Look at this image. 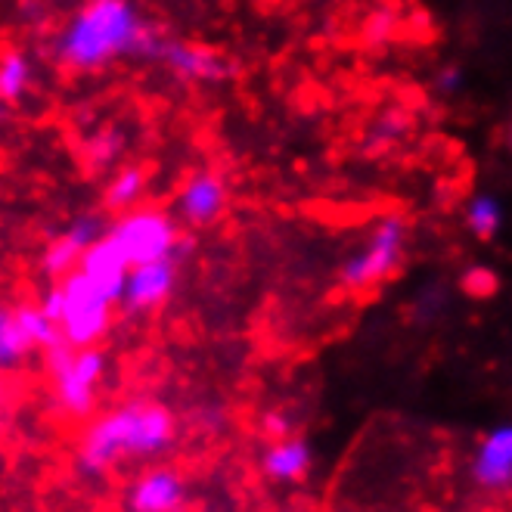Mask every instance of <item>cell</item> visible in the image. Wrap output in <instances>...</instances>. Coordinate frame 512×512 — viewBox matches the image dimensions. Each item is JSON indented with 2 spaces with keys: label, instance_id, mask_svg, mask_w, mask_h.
<instances>
[{
  "label": "cell",
  "instance_id": "obj_10",
  "mask_svg": "<svg viewBox=\"0 0 512 512\" xmlns=\"http://www.w3.org/2000/svg\"><path fill=\"white\" fill-rule=\"evenodd\" d=\"M190 497L187 478L171 466L143 469L125 494L128 512H184Z\"/></svg>",
  "mask_w": 512,
  "mask_h": 512
},
{
  "label": "cell",
  "instance_id": "obj_22",
  "mask_svg": "<svg viewBox=\"0 0 512 512\" xmlns=\"http://www.w3.org/2000/svg\"><path fill=\"white\" fill-rule=\"evenodd\" d=\"M463 289L475 298H488L497 289V274L491 267H469V274L463 277Z\"/></svg>",
  "mask_w": 512,
  "mask_h": 512
},
{
  "label": "cell",
  "instance_id": "obj_26",
  "mask_svg": "<svg viewBox=\"0 0 512 512\" xmlns=\"http://www.w3.org/2000/svg\"><path fill=\"white\" fill-rule=\"evenodd\" d=\"M0 407H4V385H0Z\"/></svg>",
  "mask_w": 512,
  "mask_h": 512
},
{
  "label": "cell",
  "instance_id": "obj_16",
  "mask_svg": "<svg viewBox=\"0 0 512 512\" xmlns=\"http://www.w3.org/2000/svg\"><path fill=\"white\" fill-rule=\"evenodd\" d=\"M146 187H149V177L140 165H122L103 190V208L112 215H122L134 205H143V196H146Z\"/></svg>",
  "mask_w": 512,
  "mask_h": 512
},
{
  "label": "cell",
  "instance_id": "obj_21",
  "mask_svg": "<svg viewBox=\"0 0 512 512\" xmlns=\"http://www.w3.org/2000/svg\"><path fill=\"white\" fill-rule=\"evenodd\" d=\"M404 131H407V115L398 112V109H391V112H385V115L379 118V122H373L370 137H373L376 143H395Z\"/></svg>",
  "mask_w": 512,
  "mask_h": 512
},
{
  "label": "cell",
  "instance_id": "obj_25",
  "mask_svg": "<svg viewBox=\"0 0 512 512\" xmlns=\"http://www.w3.org/2000/svg\"><path fill=\"white\" fill-rule=\"evenodd\" d=\"M367 35L373 41H388L391 35H395V13L388 10H379L370 16V25H367Z\"/></svg>",
  "mask_w": 512,
  "mask_h": 512
},
{
  "label": "cell",
  "instance_id": "obj_11",
  "mask_svg": "<svg viewBox=\"0 0 512 512\" xmlns=\"http://www.w3.org/2000/svg\"><path fill=\"white\" fill-rule=\"evenodd\" d=\"M106 233V221L100 212H87V215H78L63 233H56L50 243L44 246V255H41V270L50 277V280H59L66 277L69 270H75L81 252L97 243V239Z\"/></svg>",
  "mask_w": 512,
  "mask_h": 512
},
{
  "label": "cell",
  "instance_id": "obj_4",
  "mask_svg": "<svg viewBox=\"0 0 512 512\" xmlns=\"http://www.w3.org/2000/svg\"><path fill=\"white\" fill-rule=\"evenodd\" d=\"M407 255V221L401 215L379 218L367 236L339 264V283L351 292H367L391 280Z\"/></svg>",
  "mask_w": 512,
  "mask_h": 512
},
{
  "label": "cell",
  "instance_id": "obj_19",
  "mask_svg": "<svg viewBox=\"0 0 512 512\" xmlns=\"http://www.w3.org/2000/svg\"><path fill=\"white\" fill-rule=\"evenodd\" d=\"M16 320L32 348H47L59 339V326L41 311V305H16Z\"/></svg>",
  "mask_w": 512,
  "mask_h": 512
},
{
  "label": "cell",
  "instance_id": "obj_9",
  "mask_svg": "<svg viewBox=\"0 0 512 512\" xmlns=\"http://www.w3.org/2000/svg\"><path fill=\"white\" fill-rule=\"evenodd\" d=\"M227 199L230 193H227L224 177L212 168H199L184 180V187L177 190L174 212L190 227H212L227 212Z\"/></svg>",
  "mask_w": 512,
  "mask_h": 512
},
{
  "label": "cell",
  "instance_id": "obj_8",
  "mask_svg": "<svg viewBox=\"0 0 512 512\" xmlns=\"http://www.w3.org/2000/svg\"><path fill=\"white\" fill-rule=\"evenodd\" d=\"M177 274H180L177 258L131 264L118 305H122L128 314H153V311H159L177 289Z\"/></svg>",
  "mask_w": 512,
  "mask_h": 512
},
{
  "label": "cell",
  "instance_id": "obj_3",
  "mask_svg": "<svg viewBox=\"0 0 512 512\" xmlns=\"http://www.w3.org/2000/svg\"><path fill=\"white\" fill-rule=\"evenodd\" d=\"M44 364L53 379V401L72 419H84L94 413L100 388L109 370V357L97 345L72 348L69 342L56 339L44 348Z\"/></svg>",
  "mask_w": 512,
  "mask_h": 512
},
{
  "label": "cell",
  "instance_id": "obj_23",
  "mask_svg": "<svg viewBox=\"0 0 512 512\" xmlns=\"http://www.w3.org/2000/svg\"><path fill=\"white\" fill-rule=\"evenodd\" d=\"M261 429H264V435H267L270 441H277V438L292 435V419H289L283 410H270V413H264V419H261Z\"/></svg>",
  "mask_w": 512,
  "mask_h": 512
},
{
  "label": "cell",
  "instance_id": "obj_17",
  "mask_svg": "<svg viewBox=\"0 0 512 512\" xmlns=\"http://www.w3.org/2000/svg\"><path fill=\"white\" fill-rule=\"evenodd\" d=\"M35 348L28 345L22 326L16 320V308L0 305V370H16Z\"/></svg>",
  "mask_w": 512,
  "mask_h": 512
},
{
  "label": "cell",
  "instance_id": "obj_14",
  "mask_svg": "<svg viewBox=\"0 0 512 512\" xmlns=\"http://www.w3.org/2000/svg\"><path fill=\"white\" fill-rule=\"evenodd\" d=\"M314 469V447L301 435H286L264 447L261 454V472L274 485H298Z\"/></svg>",
  "mask_w": 512,
  "mask_h": 512
},
{
  "label": "cell",
  "instance_id": "obj_18",
  "mask_svg": "<svg viewBox=\"0 0 512 512\" xmlns=\"http://www.w3.org/2000/svg\"><path fill=\"white\" fill-rule=\"evenodd\" d=\"M466 227L478 239H494L503 227V202L494 193H475L466 202Z\"/></svg>",
  "mask_w": 512,
  "mask_h": 512
},
{
  "label": "cell",
  "instance_id": "obj_6",
  "mask_svg": "<svg viewBox=\"0 0 512 512\" xmlns=\"http://www.w3.org/2000/svg\"><path fill=\"white\" fill-rule=\"evenodd\" d=\"M59 295H63V308H59V339L69 342L72 348H90L100 345V339L112 326L115 305L90 286L78 270H69L66 277H59Z\"/></svg>",
  "mask_w": 512,
  "mask_h": 512
},
{
  "label": "cell",
  "instance_id": "obj_24",
  "mask_svg": "<svg viewBox=\"0 0 512 512\" xmlns=\"http://www.w3.org/2000/svg\"><path fill=\"white\" fill-rule=\"evenodd\" d=\"M463 84H466V78H463V72L457 66L441 69L438 78H435V90H438L441 97H457L460 90H463Z\"/></svg>",
  "mask_w": 512,
  "mask_h": 512
},
{
  "label": "cell",
  "instance_id": "obj_5",
  "mask_svg": "<svg viewBox=\"0 0 512 512\" xmlns=\"http://www.w3.org/2000/svg\"><path fill=\"white\" fill-rule=\"evenodd\" d=\"M106 236L122 249L128 264L177 258L180 249H184L180 224L171 212L156 205H134L128 212L115 215V221L106 227Z\"/></svg>",
  "mask_w": 512,
  "mask_h": 512
},
{
  "label": "cell",
  "instance_id": "obj_7",
  "mask_svg": "<svg viewBox=\"0 0 512 512\" xmlns=\"http://www.w3.org/2000/svg\"><path fill=\"white\" fill-rule=\"evenodd\" d=\"M153 63L165 66L177 81H187V84H221L233 75L230 59H224L218 50L190 44V41H177V38L159 41Z\"/></svg>",
  "mask_w": 512,
  "mask_h": 512
},
{
  "label": "cell",
  "instance_id": "obj_2",
  "mask_svg": "<svg viewBox=\"0 0 512 512\" xmlns=\"http://www.w3.org/2000/svg\"><path fill=\"white\" fill-rule=\"evenodd\" d=\"M177 444V416L159 404L134 398L90 419L78 441V469L106 475L125 460H159Z\"/></svg>",
  "mask_w": 512,
  "mask_h": 512
},
{
  "label": "cell",
  "instance_id": "obj_1",
  "mask_svg": "<svg viewBox=\"0 0 512 512\" xmlns=\"http://www.w3.org/2000/svg\"><path fill=\"white\" fill-rule=\"evenodd\" d=\"M162 35L134 0H87L53 38V59L78 75H94L122 59L153 63Z\"/></svg>",
  "mask_w": 512,
  "mask_h": 512
},
{
  "label": "cell",
  "instance_id": "obj_15",
  "mask_svg": "<svg viewBox=\"0 0 512 512\" xmlns=\"http://www.w3.org/2000/svg\"><path fill=\"white\" fill-rule=\"evenodd\" d=\"M35 84V59L19 47L0 53V106H19Z\"/></svg>",
  "mask_w": 512,
  "mask_h": 512
},
{
  "label": "cell",
  "instance_id": "obj_13",
  "mask_svg": "<svg viewBox=\"0 0 512 512\" xmlns=\"http://www.w3.org/2000/svg\"><path fill=\"white\" fill-rule=\"evenodd\" d=\"M128 267L131 264L125 261L122 249H118L106 233L97 239V243H90L81 252L78 264H75L78 274L90 286H94L97 292H103L112 301V305H118V298H122V286H125V277H128Z\"/></svg>",
  "mask_w": 512,
  "mask_h": 512
},
{
  "label": "cell",
  "instance_id": "obj_12",
  "mask_svg": "<svg viewBox=\"0 0 512 512\" xmlns=\"http://www.w3.org/2000/svg\"><path fill=\"white\" fill-rule=\"evenodd\" d=\"M472 481L488 494H503L512 485V426L500 423L485 432L475 447Z\"/></svg>",
  "mask_w": 512,
  "mask_h": 512
},
{
  "label": "cell",
  "instance_id": "obj_20",
  "mask_svg": "<svg viewBox=\"0 0 512 512\" xmlns=\"http://www.w3.org/2000/svg\"><path fill=\"white\" fill-rule=\"evenodd\" d=\"M122 153H125V134L118 131V128H103L94 140L87 143L90 162L100 165V168L115 165L118 159H122Z\"/></svg>",
  "mask_w": 512,
  "mask_h": 512
}]
</instances>
